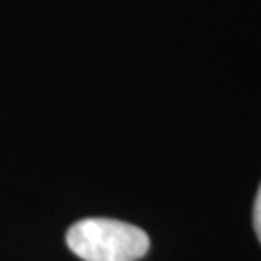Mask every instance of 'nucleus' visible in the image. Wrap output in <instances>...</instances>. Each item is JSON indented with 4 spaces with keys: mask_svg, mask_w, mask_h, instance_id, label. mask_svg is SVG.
Here are the masks:
<instances>
[{
    "mask_svg": "<svg viewBox=\"0 0 261 261\" xmlns=\"http://www.w3.org/2000/svg\"><path fill=\"white\" fill-rule=\"evenodd\" d=\"M66 244L84 261H138L149 250V236L116 219H84L70 226Z\"/></svg>",
    "mask_w": 261,
    "mask_h": 261,
    "instance_id": "nucleus-1",
    "label": "nucleus"
},
{
    "mask_svg": "<svg viewBox=\"0 0 261 261\" xmlns=\"http://www.w3.org/2000/svg\"><path fill=\"white\" fill-rule=\"evenodd\" d=\"M253 226H255V232L261 242V186L257 190V196H255V205H253Z\"/></svg>",
    "mask_w": 261,
    "mask_h": 261,
    "instance_id": "nucleus-2",
    "label": "nucleus"
}]
</instances>
